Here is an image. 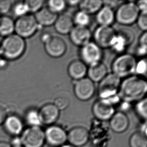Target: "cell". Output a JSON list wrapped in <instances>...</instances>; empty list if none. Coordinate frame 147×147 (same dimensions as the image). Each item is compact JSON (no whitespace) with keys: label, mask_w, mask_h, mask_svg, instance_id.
<instances>
[{"label":"cell","mask_w":147,"mask_h":147,"mask_svg":"<svg viewBox=\"0 0 147 147\" xmlns=\"http://www.w3.org/2000/svg\"><path fill=\"white\" fill-rule=\"evenodd\" d=\"M147 92L146 80L141 76L133 75L121 82L118 95L121 100L129 103L146 98Z\"/></svg>","instance_id":"1"},{"label":"cell","mask_w":147,"mask_h":147,"mask_svg":"<svg viewBox=\"0 0 147 147\" xmlns=\"http://www.w3.org/2000/svg\"><path fill=\"white\" fill-rule=\"evenodd\" d=\"M121 80L113 73L107 74L99 82L98 94L99 98L106 99L113 105L117 103L121 100L118 95Z\"/></svg>","instance_id":"2"},{"label":"cell","mask_w":147,"mask_h":147,"mask_svg":"<svg viewBox=\"0 0 147 147\" xmlns=\"http://www.w3.org/2000/svg\"><path fill=\"white\" fill-rule=\"evenodd\" d=\"M24 38L13 34L6 37L0 46L1 55L8 60L18 59L23 54L26 49Z\"/></svg>","instance_id":"3"},{"label":"cell","mask_w":147,"mask_h":147,"mask_svg":"<svg viewBox=\"0 0 147 147\" xmlns=\"http://www.w3.org/2000/svg\"><path fill=\"white\" fill-rule=\"evenodd\" d=\"M137 61L131 54H121L115 58L111 64L112 73L120 78H126L135 73Z\"/></svg>","instance_id":"4"},{"label":"cell","mask_w":147,"mask_h":147,"mask_svg":"<svg viewBox=\"0 0 147 147\" xmlns=\"http://www.w3.org/2000/svg\"><path fill=\"white\" fill-rule=\"evenodd\" d=\"M44 43V49L50 57L54 58L61 57L65 54L67 46L65 40L61 37L45 33L41 36Z\"/></svg>","instance_id":"5"},{"label":"cell","mask_w":147,"mask_h":147,"mask_svg":"<svg viewBox=\"0 0 147 147\" xmlns=\"http://www.w3.org/2000/svg\"><path fill=\"white\" fill-rule=\"evenodd\" d=\"M135 3H123L115 12V21L123 26H128L135 23L140 14Z\"/></svg>","instance_id":"6"},{"label":"cell","mask_w":147,"mask_h":147,"mask_svg":"<svg viewBox=\"0 0 147 147\" xmlns=\"http://www.w3.org/2000/svg\"><path fill=\"white\" fill-rule=\"evenodd\" d=\"M39 27L34 15L28 14L18 18L15 22V32L22 38H29L37 31Z\"/></svg>","instance_id":"7"},{"label":"cell","mask_w":147,"mask_h":147,"mask_svg":"<svg viewBox=\"0 0 147 147\" xmlns=\"http://www.w3.org/2000/svg\"><path fill=\"white\" fill-rule=\"evenodd\" d=\"M23 147H42L45 141V133L40 127H30L20 137Z\"/></svg>","instance_id":"8"},{"label":"cell","mask_w":147,"mask_h":147,"mask_svg":"<svg viewBox=\"0 0 147 147\" xmlns=\"http://www.w3.org/2000/svg\"><path fill=\"white\" fill-rule=\"evenodd\" d=\"M92 36L94 42L101 49L110 48L117 36V31L111 26H98Z\"/></svg>","instance_id":"9"},{"label":"cell","mask_w":147,"mask_h":147,"mask_svg":"<svg viewBox=\"0 0 147 147\" xmlns=\"http://www.w3.org/2000/svg\"><path fill=\"white\" fill-rule=\"evenodd\" d=\"M80 60L88 66L101 61L103 56L102 49L92 41H90L80 50Z\"/></svg>","instance_id":"10"},{"label":"cell","mask_w":147,"mask_h":147,"mask_svg":"<svg viewBox=\"0 0 147 147\" xmlns=\"http://www.w3.org/2000/svg\"><path fill=\"white\" fill-rule=\"evenodd\" d=\"M94 82L88 77L75 81L74 92L76 98L80 101H86L91 99L96 93Z\"/></svg>","instance_id":"11"},{"label":"cell","mask_w":147,"mask_h":147,"mask_svg":"<svg viewBox=\"0 0 147 147\" xmlns=\"http://www.w3.org/2000/svg\"><path fill=\"white\" fill-rule=\"evenodd\" d=\"M92 111L98 119L107 121L111 119L115 113V109L113 105L109 101L99 98L94 102Z\"/></svg>","instance_id":"12"},{"label":"cell","mask_w":147,"mask_h":147,"mask_svg":"<svg viewBox=\"0 0 147 147\" xmlns=\"http://www.w3.org/2000/svg\"><path fill=\"white\" fill-rule=\"evenodd\" d=\"M45 140L53 147L63 146L67 140V135L61 127L52 125L48 127L45 133Z\"/></svg>","instance_id":"13"},{"label":"cell","mask_w":147,"mask_h":147,"mask_svg":"<svg viewBox=\"0 0 147 147\" xmlns=\"http://www.w3.org/2000/svg\"><path fill=\"white\" fill-rule=\"evenodd\" d=\"M69 35L70 41L80 47L90 41L92 34L88 27L75 26Z\"/></svg>","instance_id":"14"},{"label":"cell","mask_w":147,"mask_h":147,"mask_svg":"<svg viewBox=\"0 0 147 147\" xmlns=\"http://www.w3.org/2000/svg\"><path fill=\"white\" fill-rule=\"evenodd\" d=\"M59 111L54 103H46L43 105L38 111L41 123L51 125L55 123L59 117Z\"/></svg>","instance_id":"15"},{"label":"cell","mask_w":147,"mask_h":147,"mask_svg":"<svg viewBox=\"0 0 147 147\" xmlns=\"http://www.w3.org/2000/svg\"><path fill=\"white\" fill-rule=\"evenodd\" d=\"M67 139L71 145L76 147H80L88 142L89 133L88 130L84 127H74L69 132Z\"/></svg>","instance_id":"16"},{"label":"cell","mask_w":147,"mask_h":147,"mask_svg":"<svg viewBox=\"0 0 147 147\" xmlns=\"http://www.w3.org/2000/svg\"><path fill=\"white\" fill-rule=\"evenodd\" d=\"M88 68V65L81 60H74L68 66V74L71 79L77 81L86 78Z\"/></svg>","instance_id":"17"},{"label":"cell","mask_w":147,"mask_h":147,"mask_svg":"<svg viewBox=\"0 0 147 147\" xmlns=\"http://www.w3.org/2000/svg\"><path fill=\"white\" fill-rule=\"evenodd\" d=\"M3 125L7 133L13 137L19 136L23 131L24 125L23 121L17 115L7 116Z\"/></svg>","instance_id":"18"},{"label":"cell","mask_w":147,"mask_h":147,"mask_svg":"<svg viewBox=\"0 0 147 147\" xmlns=\"http://www.w3.org/2000/svg\"><path fill=\"white\" fill-rule=\"evenodd\" d=\"M56 31L60 35L69 34L74 27L71 16L67 14H61L58 15L54 24Z\"/></svg>","instance_id":"19"},{"label":"cell","mask_w":147,"mask_h":147,"mask_svg":"<svg viewBox=\"0 0 147 147\" xmlns=\"http://www.w3.org/2000/svg\"><path fill=\"white\" fill-rule=\"evenodd\" d=\"M108 74L107 66L102 61L88 66V78L94 82H99Z\"/></svg>","instance_id":"20"},{"label":"cell","mask_w":147,"mask_h":147,"mask_svg":"<svg viewBox=\"0 0 147 147\" xmlns=\"http://www.w3.org/2000/svg\"><path fill=\"white\" fill-rule=\"evenodd\" d=\"M58 15L46 7H43L35 13L34 17L39 26L49 27L54 24Z\"/></svg>","instance_id":"21"},{"label":"cell","mask_w":147,"mask_h":147,"mask_svg":"<svg viewBox=\"0 0 147 147\" xmlns=\"http://www.w3.org/2000/svg\"><path fill=\"white\" fill-rule=\"evenodd\" d=\"M129 124V119L125 113L117 112L113 114L110 121L111 129L117 133H121L127 129Z\"/></svg>","instance_id":"22"},{"label":"cell","mask_w":147,"mask_h":147,"mask_svg":"<svg viewBox=\"0 0 147 147\" xmlns=\"http://www.w3.org/2000/svg\"><path fill=\"white\" fill-rule=\"evenodd\" d=\"M96 21L99 26H111L115 21V12L113 9L103 5L96 13Z\"/></svg>","instance_id":"23"},{"label":"cell","mask_w":147,"mask_h":147,"mask_svg":"<svg viewBox=\"0 0 147 147\" xmlns=\"http://www.w3.org/2000/svg\"><path fill=\"white\" fill-rule=\"evenodd\" d=\"M103 6V1L101 0H84L79 4L80 10L88 15L96 14Z\"/></svg>","instance_id":"24"},{"label":"cell","mask_w":147,"mask_h":147,"mask_svg":"<svg viewBox=\"0 0 147 147\" xmlns=\"http://www.w3.org/2000/svg\"><path fill=\"white\" fill-rule=\"evenodd\" d=\"M15 32V22L7 16L0 18V36L7 37Z\"/></svg>","instance_id":"25"},{"label":"cell","mask_w":147,"mask_h":147,"mask_svg":"<svg viewBox=\"0 0 147 147\" xmlns=\"http://www.w3.org/2000/svg\"><path fill=\"white\" fill-rule=\"evenodd\" d=\"M116 31L117 35L125 41L127 46H129L133 43L135 39V34L131 29L127 26H123Z\"/></svg>","instance_id":"26"},{"label":"cell","mask_w":147,"mask_h":147,"mask_svg":"<svg viewBox=\"0 0 147 147\" xmlns=\"http://www.w3.org/2000/svg\"><path fill=\"white\" fill-rule=\"evenodd\" d=\"M72 19L76 26L82 27H88L91 21L90 15L81 10L76 12Z\"/></svg>","instance_id":"27"},{"label":"cell","mask_w":147,"mask_h":147,"mask_svg":"<svg viewBox=\"0 0 147 147\" xmlns=\"http://www.w3.org/2000/svg\"><path fill=\"white\" fill-rule=\"evenodd\" d=\"M67 6L66 1L50 0L47 2V7L54 13L58 15V14L61 13L65 10Z\"/></svg>","instance_id":"28"},{"label":"cell","mask_w":147,"mask_h":147,"mask_svg":"<svg viewBox=\"0 0 147 147\" xmlns=\"http://www.w3.org/2000/svg\"><path fill=\"white\" fill-rule=\"evenodd\" d=\"M25 119L30 127H39L41 124L39 112L35 109H29L26 113Z\"/></svg>","instance_id":"29"},{"label":"cell","mask_w":147,"mask_h":147,"mask_svg":"<svg viewBox=\"0 0 147 147\" xmlns=\"http://www.w3.org/2000/svg\"><path fill=\"white\" fill-rule=\"evenodd\" d=\"M129 145L131 147H147V138L144 134L136 133L130 138Z\"/></svg>","instance_id":"30"},{"label":"cell","mask_w":147,"mask_h":147,"mask_svg":"<svg viewBox=\"0 0 147 147\" xmlns=\"http://www.w3.org/2000/svg\"><path fill=\"white\" fill-rule=\"evenodd\" d=\"M28 12L36 13L43 8L45 1L42 0H28L24 2Z\"/></svg>","instance_id":"31"},{"label":"cell","mask_w":147,"mask_h":147,"mask_svg":"<svg viewBox=\"0 0 147 147\" xmlns=\"http://www.w3.org/2000/svg\"><path fill=\"white\" fill-rule=\"evenodd\" d=\"M127 47L125 41L117 34L115 39L110 48H111L113 51L116 53L122 54L123 52L125 51Z\"/></svg>","instance_id":"32"},{"label":"cell","mask_w":147,"mask_h":147,"mask_svg":"<svg viewBox=\"0 0 147 147\" xmlns=\"http://www.w3.org/2000/svg\"><path fill=\"white\" fill-rule=\"evenodd\" d=\"M136 111L141 117L145 119L147 118V98H144L143 99L137 101V103L136 105Z\"/></svg>","instance_id":"33"},{"label":"cell","mask_w":147,"mask_h":147,"mask_svg":"<svg viewBox=\"0 0 147 147\" xmlns=\"http://www.w3.org/2000/svg\"><path fill=\"white\" fill-rule=\"evenodd\" d=\"M13 12L19 18L28 14V11L25 3H18L13 7Z\"/></svg>","instance_id":"34"},{"label":"cell","mask_w":147,"mask_h":147,"mask_svg":"<svg viewBox=\"0 0 147 147\" xmlns=\"http://www.w3.org/2000/svg\"><path fill=\"white\" fill-rule=\"evenodd\" d=\"M140 30L146 32L147 29V12H140L136 22Z\"/></svg>","instance_id":"35"},{"label":"cell","mask_w":147,"mask_h":147,"mask_svg":"<svg viewBox=\"0 0 147 147\" xmlns=\"http://www.w3.org/2000/svg\"><path fill=\"white\" fill-rule=\"evenodd\" d=\"M54 104L59 111H62L66 109L68 107L69 105L70 101L67 98L59 96L56 98Z\"/></svg>","instance_id":"36"},{"label":"cell","mask_w":147,"mask_h":147,"mask_svg":"<svg viewBox=\"0 0 147 147\" xmlns=\"http://www.w3.org/2000/svg\"><path fill=\"white\" fill-rule=\"evenodd\" d=\"M147 61L146 59L140 60L137 62L136 67L135 73L137 74L139 76H143L146 75L147 74Z\"/></svg>","instance_id":"37"},{"label":"cell","mask_w":147,"mask_h":147,"mask_svg":"<svg viewBox=\"0 0 147 147\" xmlns=\"http://www.w3.org/2000/svg\"><path fill=\"white\" fill-rule=\"evenodd\" d=\"M12 7V3L11 1H0V14L7 13Z\"/></svg>","instance_id":"38"},{"label":"cell","mask_w":147,"mask_h":147,"mask_svg":"<svg viewBox=\"0 0 147 147\" xmlns=\"http://www.w3.org/2000/svg\"><path fill=\"white\" fill-rule=\"evenodd\" d=\"M123 3V1H103V4L104 6H107L109 8L113 9L115 8L118 6L119 7Z\"/></svg>","instance_id":"39"},{"label":"cell","mask_w":147,"mask_h":147,"mask_svg":"<svg viewBox=\"0 0 147 147\" xmlns=\"http://www.w3.org/2000/svg\"><path fill=\"white\" fill-rule=\"evenodd\" d=\"M135 4L140 12H147V1L146 0L138 1Z\"/></svg>","instance_id":"40"},{"label":"cell","mask_w":147,"mask_h":147,"mask_svg":"<svg viewBox=\"0 0 147 147\" xmlns=\"http://www.w3.org/2000/svg\"><path fill=\"white\" fill-rule=\"evenodd\" d=\"M12 147H18L22 146V141L19 136H15L13 138L10 144Z\"/></svg>","instance_id":"41"},{"label":"cell","mask_w":147,"mask_h":147,"mask_svg":"<svg viewBox=\"0 0 147 147\" xmlns=\"http://www.w3.org/2000/svg\"><path fill=\"white\" fill-rule=\"evenodd\" d=\"M147 46L138 45L136 53L137 55L139 56H144L147 53Z\"/></svg>","instance_id":"42"},{"label":"cell","mask_w":147,"mask_h":147,"mask_svg":"<svg viewBox=\"0 0 147 147\" xmlns=\"http://www.w3.org/2000/svg\"><path fill=\"white\" fill-rule=\"evenodd\" d=\"M138 45L147 46V32H144L140 36L138 41Z\"/></svg>","instance_id":"43"},{"label":"cell","mask_w":147,"mask_h":147,"mask_svg":"<svg viewBox=\"0 0 147 147\" xmlns=\"http://www.w3.org/2000/svg\"><path fill=\"white\" fill-rule=\"evenodd\" d=\"M7 117V111L3 107L0 105V125L3 124Z\"/></svg>","instance_id":"44"},{"label":"cell","mask_w":147,"mask_h":147,"mask_svg":"<svg viewBox=\"0 0 147 147\" xmlns=\"http://www.w3.org/2000/svg\"><path fill=\"white\" fill-rule=\"evenodd\" d=\"M81 1H66L67 5H69L70 6H76L77 5H79L80 2Z\"/></svg>","instance_id":"45"},{"label":"cell","mask_w":147,"mask_h":147,"mask_svg":"<svg viewBox=\"0 0 147 147\" xmlns=\"http://www.w3.org/2000/svg\"><path fill=\"white\" fill-rule=\"evenodd\" d=\"M0 147H12L10 144L5 142H0Z\"/></svg>","instance_id":"46"},{"label":"cell","mask_w":147,"mask_h":147,"mask_svg":"<svg viewBox=\"0 0 147 147\" xmlns=\"http://www.w3.org/2000/svg\"><path fill=\"white\" fill-rule=\"evenodd\" d=\"M61 147H76L74 146L71 145H66L62 146Z\"/></svg>","instance_id":"47"},{"label":"cell","mask_w":147,"mask_h":147,"mask_svg":"<svg viewBox=\"0 0 147 147\" xmlns=\"http://www.w3.org/2000/svg\"><path fill=\"white\" fill-rule=\"evenodd\" d=\"M1 55V50H0V56Z\"/></svg>","instance_id":"48"},{"label":"cell","mask_w":147,"mask_h":147,"mask_svg":"<svg viewBox=\"0 0 147 147\" xmlns=\"http://www.w3.org/2000/svg\"><path fill=\"white\" fill-rule=\"evenodd\" d=\"M23 147V146H21V147Z\"/></svg>","instance_id":"49"}]
</instances>
